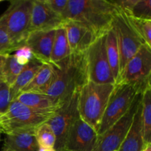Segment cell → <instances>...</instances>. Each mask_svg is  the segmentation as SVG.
<instances>
[{
  "label": "cell",
  "instance_id": "36",
  "mask_svg": "<svg viewBox=\"0 0 151 151\" xmlns=\"http://www.w3.org/2000/svg\"><path fill=\"white\" fill-rule=\"evenodd\" d=\"M148 22H149V24L151 25V21H148Z\"/></svg>",
  "mask_w": 151,
  "mask_h": 151
},
{
  "label": "cell",
  "instance_id": "29",
  "mask_svg": "<svg viewBox=\"0 0 151 151\" xmlns=\"http://www.w3.org/2000/svg\"><path fill=\"white\" fill-rule=\"evenodd\" d=\"M14 46L6 29L0 26V55H10L12 52H15Z\"/></svg>",
  "mask_w": 151,
  "mask_h": 151
},
{
  "label": "cell",
  "instance_id": "30",
  "mask_svg": "<svg viewBox=\"0 0 151 151\" xmlns=\"http://www.w3.org/2000/svg\"><path fill=\"white\" fill-rule=\"evenodd\" d=\"M68 1L69 0H44L47 6L60 17L66 10Z\"/></svg>",
  "mask_w": 151,
  "mask_h": 151
},
{
  "label": "cell",
  "instance_id": "17",
  "mask_svg": "<svg viewBox=\"0 0 151 151\" xmlns=\"http://www.w3.org/2000/svg\"><path fill=\"white\" fill-rule=\"evenodd\" d=\"M35 130H24L6 134L3 150L38 151L39 147L35 137Z\"/></svg>",
  "mask_w": 151,
  "mask_h": 151
},
{
  "label": "cell",
  "instance_id": "14",
  "mask_svg": "<svg viewBox=\"0 0 151 151\" xmlns=\"http://www.w3.org/2000/svg\"><path fill=\"white\" fill-rule=\"evenodd\" d=\"M56 29L29 32L24 45L31 50L34 58L42 63H51V54Z\"/></svg>",
  "mask_w": 151,
  "mask_h": 151
},
{
  "label": "cell",
  "instance_id": "24",
  "mask_svg": "<svg viewBox=\"0 0 151 151\" xmlns=\"http://www.w3.org/2000/svg\"><path fill=\"white\" fill-rule=\"evenodd\" d=\"M141 104L144 141L151 142V88L148 84L142 93Z\"/></svg>",
  "mask_w": 151,
  "mask_h": 151
},
{
  "label": "cell",
  "instance_id": "13",
  "mask_svg": "<svg viewBox=\"0 0 151 151\" xmlns=\"http://www.w3.org/2000/svg\"><path fill=\"white\" fill-rule=\"evenodd\" d=\"M72 54H83L93 44L97 35L81 22L66 21L63 23Z\"/></svg>",
  "mask_w": 151,
  "mask_h": 151
},
{
  "label": "cell",
  "instance_id": "26",
  "mask_svg": "<svg viewBox=\"0 0 151 151\" xmlns=\"http://www.w3.org/2000/svg\"><path fill=\"white\" fill-rule=\"evenodd\" d=\"M126 14L137 20L151 21V0H137Z\"/></svg>",
  "mask_w": 151,
  "mask_h": 151
},
{
  "label": "cell",
  "instance_id": "8",
  "mask_svg": "<svg viewBox=\"0 0 151 151\" xmlns=\"http://www.w3.org/2000/svg\"><path fill=\"white\" fill-rule=\"evenodd\" d=\"M106 33L99 35L85 52L87 75L91 82L115 85L106 52Z\"/></svg>",
  "mask_w": 151,
  "mask_h": 151
},
{
  "label": "cell",
  "instance_id": "25",
  "mask_svg": "<svg viewBox=\"0 0 151 151\" xmlns=\"http://www.w3.org/2000/svg\"><path fill=\"white\" fill-rule=\"evenodd\" d=\"M35 137L39 147L54 148L56 137L52 128L47 122L41 124L35 129Z\"/></svg>",
  "mask_w": 151,
  "mask_h": 151
},
{
  "label": "cell",
  "instance_id": "27",
  "mask_svg": "<svg viewBox=\"0 0 151 151\" xmlns=\"http://www.w3.org/2000/svg\"><path fill=\"white\" fill-rule=\"evenodd\" d=\"M10 87L6 81L0 77V114L1 115L7 111L12 101Z\"/></svg>",
  "mask_w": 151,
  "mask_h": 151
},
{
  "label": "cell",
  "instance_id": "38",
  "mask_svg": "<svg viewBox=\"0 0 151 151\" xmlns=\"http://www.w3.org/2000/svg\"><path fill=\"white\" fill-rule=\"evenodd\" d=\"M62 151H68V150H62Z\"/></svg>",
  "mask_w": 151,
  "mask_h": 151
},
{
  "label": "cell",
  "instance_id": "12",
  "mask_svg": "<svg viewBox=\"0 0 151 151\" xmlns=\"http://www.w3.org/2000/svg\"><path fill=\"white\" fill-rule=\"evenodd\" d=\"M99 135L97 131L87 122L78 117L71 126L64 149L68 151H93Z\"/></svg>",
  "mask_w": 151,
  "mask_h": 151
},
{
  "label": "cell",
  "instance_id": "9",
  "mask_svg": "<svg viewBox=\"0 0 151 151\" xmlns=\"http://www.w3.org/2000/svg\"><path fill=\"white\" fill-rule=\"evenodd\" d=\"M150 75L151 48L144 44L125 64L116 84L135 85L145 89Z\"/></svg>",
  "mask_w": 151,
  "mask_h": 151
},
{
  "label": "cell",
  "instance_id": "39",
  "mask_svg": "<svg viewBox=\"0 0 151 151\" xmlns=\"http://www.w3.org/2000/svg\"><path fill=\"white\" fill-rule=\"evenodd\" d=\"M0 116H1V114H0Z\"/></svg>",
  "mask_w": 151,
  "mask_h": 151
},
{
  "label": "cell",
  "instance_id": "11",
  "mask_svg": "<svg viewBox=\"0 0 151 151\" xmlns=\"http://www.w3.org/2000/svg\"><path fill=\"white\" fill-rule=\"evenodd\" d=\"M78 92L75 93L55 111L47 122L52 128L55 135L56 142L54 148L56 151L63 150L68 132L72 124L80 117L78 109Z\"/></svg>",
  "mask_w": 151,
  "mask_h": 151
},
{
  "label": "cell",
  "instance_id": "37",
  "mask_svg": "<svg viewBox=\"0 0 151 151\" xmlns=\"http://www.w3.org/2000/svg\"><path fill=\"white\" fill-rule=\"evenodd\" d=\"M3 151H10V150H3Z\"/></svg>",
  "mask_w": 151,
  "mask_h": 151
},
{
  "label": "cell",
  "instance_id": "32",
  "mask_svg": "<svg viewBox=\"0 0 151 151\" xmlns=\"http://www.w3.org/2000/svg\"><path fill=\"white\" fill-rule=\"evenodd\" d=\"M142 151H151V142L145 143Z\"/></svg>",
  "mask_w": 151,
  "mask_h": 151
},
{
  "label": "cell",
  "instance_id": "33",
  "mask_svg": "<svg viewBox=\"0 0 151 151\" xmlns=\"http://www.w3.org/2000/svg\"><path fill=\"white\" fill-rule=\"evenodd\" d=\"M38 151H56L55 148H43V147H39Z\"/></svg>",
  "mask_w": 151,
  "mask_h": 151
},
{
  "label": "cell",
  "instance_id": "1",
  "mask_svg": "<svg viewBox=\"0 0 151 151\" xmlns=\"http://www.w3.org/2000/svg\"><path fill=\"white\" fill-rule=\"evenodd\" d=\"M54 66V76L47 87L39 93L47 94L61 103L78 92L88 81L85 53L71 54Z\"/></svg>",
  "mask_w": 151,
  "mask_h": 151
},
{
  "label": "cell",
  "instance_id": "35",
  "mask_svg": "<svg viewBox=\"0 0 151 151\" xmlns=\"http://www.w3.org/2000/svg\"><path fill=\"white\" fill-rule=\"evenodd\" d=\"M1 133H2V131H1V128H0V141H1Z\"/></svg>",
  "mask_w": 151,
  "mask_h": 151
},
{
  "label": "cell",
  "instance_id": "40",
  "mask_svg": "<svg viewBox=\"0 0 151 151\" xmlns=\"http://www.w3.org/2000/svg\"><path fill=\"white\" fill-rule=\"evenodd\" d=\"M115 151H118V150H115Z\"/></svg>",
  "mask_w": 151,
  "mask_h": 151
},
{
  "label": "cell",
  "instance_id": "19",
  "mask_svg": "<svg viewBox=\"0 0 151 151\" xmlns=\"http://www.w3.org/2000/svg\"><path fill=\"white\" fill-rule=\"evenodd\" d=\"M42 64L43 63L41 61L33 58L24 67L15 82L10 87L12 101L14 100L18 94L31 82Z\"/></svg>",
  "mask_w": 151,
  "mask_h": 151
},
{
  "label": "cell",
  "instance_id": "7",
  "mask_svg": "<svg viewBox=\"0 0 151 151\" xmlns=\"http://www.w3.org/2000/svg\"><path fill=\"white\" fill-rule=\"evenodd\" d=\"M118 41L119 51V73L128 60L145 44L126 13L119 10L112 23Z\"/></svg>",
  "mask_w": 151,
  "mask_h": 151
},
{
  "label": "cell",
  "instance_id": "22",
  "mask_svg": "<svg viewBox=\"0 0 151 151\" xmlns=\"http://www.w3.org/2000/svg\"><path fill=\"white\" fill-rule=\"evenodd\" d=\"M106 52L111 69L116 81L119 75V51L116 33L112 27L106 33Z\"/></svg>",
  "mask_w": 151,
  "mask_h": 151
},
{
  "label": "cell",
  "instance_id": "34",
  "mask_svg": "<svg viewBox=\"0 0 151 151\" xmlns=\"http://www.w3.org/2000/svg\"><path fill=\"white\" fill-rule=\"evenodd\" d=\"M147 84H148V86L150 87V88H151V75H150V77H149L148 81H147Z\"/></svg>",
  "mask_w": 151,
  "mask_h": 151
},
{
  "label": "cell",
  "instance_id": "10",
  "mask_svg": "<svg viewBox=\"0 0 151 151\" xmlns=\"http://www.w3.org/2000/svg\"><path fill=\"white\" fill-rule=\"evenodd\" d=\"M142 93H139L127 113L115 122L104 134L100 135L93 151L119 150L126 137L134 119V114L142 100Z\"/></svg>",
  "mask_w": 151,
  "mask_h": 151
},
{
  "label": "cell",
  "instance_id": "4",
  "mask_svg": "<svg viewBox=\"0 0 151 151\" xmlns=\"http://www.w3.org/2000/svg\"><path fill=\"white\" fill-rule=\"evenodd\" d=\"M32 1V0L10 1L9 7L0 16V26L6 29L16 50L24 46L30 32Z\"/></svg>",
  "mask_w": 151,
  "mask_h": 151
},
{
  "label": "cell",
  "instance_id": "31",
  "mask_svg": "<svg viewBox=\"0 0 151 151\" xmlns=\"http://www.w3.org/2000/svg\"><path fill=\"white\" fill-rule=\"evenodd\" d=\"M15 55L19 56V57H22L27 58V60H31L33 58V55H32V51L27 46H22V47H19V49L15 51Z\"/></svg>",
  "mask_w": 151,
  "mask_h": 151
},
{
  "label": "cell",
  "instance_id": "3",
  "mask_svg": "<svg viewBox=\"0 0 151 151\" xmlns=\"http://www.w3.org/2000/svg\"><path fill=\"white\" fill-rule=\"evenodd\" d=\"M114 84H99L88 81L78 92L80 117L98 131Z\"/></svg>",
  "mask_w": 151,
  "mask_h": 151
},
{
  "label": "cell",
  "instance_id": "28",
  "mask_svg": "<svg viewBox=\"0 0 151 151\" xmlns=\"http://www.w3.org/2000/svg\"><path fill=\"white\" fill-rule=\"evenodd\" d=\"M130 18H131L133 24L134 25L136 29H137L139 33L144 40L145 43L147 44L151 48V25L148 22L137 20V19H133L131 17Z\"/></svg>",
  "mask_w": 151,
  "mask_h": 151
},
{
  "label": "cell",
  "instance_id": "18",
  "mask_svg": "<svg viewBox=\"0 0 151 151\" xmlns=\"http://www.w3.org/2000/svg\"><path fill=\"white\" fill-rule=\"evenodd\" d=\"M145 144L142 118V104L140 103L134 114L129 131L118 151H142Z\"/></svg>",
  "mask_w": 151,
  "mask_h": 151
},
{
  "label": "cell",
  "instance_id": "23",
  "mask_svg": "<svg viewBox=\"0 0 151 151\" xmlns=\"http://www.w3.org/2000/svg\"><path fill=\"white\" fill-rule=\"evenodd\" d=\"M54 66L52 63H43L33 79L22 91L40 92L48 86L54 76Z\"/></svg>",
  "mask_w": 151,
  "mask_h": 151
},
{
  "label": "cell",
  "instance_id": "5",
  "mask_svg": "<svg viewBox=\"0 0 151 151\" xmlns=\"http://www.w3.org/2000/svg\"><path fill=\"white\" fill-rule=\"evenodd\" d=\"M55 112V111H54ZM54 112L35 110L14 100L0 116V128L5 134L24 130H35L47 122Z\"/></svg>",
  "mask_w": 151,
  "mask_h": 151
},
{
  "label": "cell",
  "instance_id": "21",
  "mask_svg": "<svg viewBox=\"0 0 151 151\" xmlns=\"http://www.w3.org/2000/svg\"><path fill=\"white\" fill-rule=\"evenodd\" d=\"M24 66L18 63L14 55H0V77L10 86L15 82Z\"/></svg>",
  "mask_w": 151,
  "mask_h": 151
},
{
  "label": "cell",
  "instance_id": "20",
  "mask_svg": "<svg viewBox=\"0 0 151 151\" xmlns=\"http://www.w3.org/2000/svg\"><path fill=\"white\" fill-rule=\"evenodd\" d=\"M71 54L66 29L63 25L56 29L51 54V63L52 65L56 64L69 57Z\"/></svg>",
  "mask_w": 151,
  "mask_h": 151
},
{
  "label": "cell",
  "instance_id": "6",
  "mask_svg": "<svg viewBox=\"0 0 151 151\" xmlns=\"http://www.w3.org/2000/svg\"><path fill=\"white\" fill-rule=\"evenodd\" d=\"M143 90L135 85L115 84L97 131L99 136L104 134L127 113L137 94Z\"/></svg>",
  "mask_w": 151,
  "mask_h": 151
},
{
  "label": "cell",
  "instance_id": "16",
  "mask_svg": "<svg viewBox=\"0 0 151 151\" xmlns=\"http://www.w3.org/2000/svg\"><path fill=\"white\" fill-rule=\"evenodd\" d=\"M15 100L35 110L54 112L63 103L47 94L35 91H22Z\"/></svg>",
  "mask_w": 151,
  "mask_h": 151
},
{
  "label": "cell",
  "instance_id": "15",
  "mask_svg": "<svg viewBox=\"0 0 151 151\" xmlns=\"http://www.w3.org/2000/svg\"><path fill=\"white\" fill-rule=\"evenodd\" d=\"M63 20L52 11L44 0H32L30 31L56 29L63 25Z\"/></svg>",
  "mask_w": 151,
  "mask_h": 151
},
{
  "label": "cell",
  "instance_id": "2",
  "mask_svg": "<svg viewBox=\"0 0 151 151\" xmlns=\"http://www.w3.org/2000/svg\"><path fill=\"white\" fill-rule=\"evenodd\" d=\"M119 9L113 1L108 0H69L62 19L81 22L98 37L112 27L114 16Z\"/></svg>",
  "mask_w": 151,
  "mask_h": 151
}]
</instances>
